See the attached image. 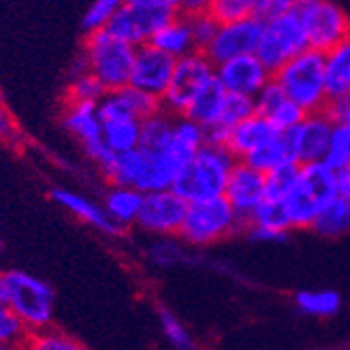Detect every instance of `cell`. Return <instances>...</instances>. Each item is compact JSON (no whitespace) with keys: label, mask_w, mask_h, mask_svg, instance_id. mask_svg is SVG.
Segmentation results:
<instances>
[{"label":"cell","mask_w":350,"mask_h":350,"mask_svg":"<svg viewBox=\"0 0 350 350\" xmlns=\"http://www.w3.org/2000/svg\"><path fill=\"white\" fill-rule=\"evenodd\" d=\"M254 105H256V113L265 118L273 126V131L280 135L293 133L308 116L299 105H295L284 96V92L273 83V79L258 92Z\"/></svg>","instance_id":"obj_20"},{"label":"cell","mask_w":350,"mask_h":350,"mask_svg":"<svg viewBox=\"0 0 350 350\" xmlns=\"http://www.w3.org/2000/svg\"><path fill=\"white\" fill-rule=\"evenodd\" d=\"M338 190L342 197H348L350 199V165L338 173Z\"/></svg>","instance_id":"obj_46"},{"label":"cell","mask_w":350,"mask_h":350,"mask_svg":"<svg viewBox=\"0 0 350 350\" xmlns=\"http://www.w3.org/2000/svg\"><path fill=\"white\" fill-rule=\"evenodd\" d=\"M295 7L301 17L308 49L329 54L350 37V17L344 7L331 0H301Z\"/></svg>","instance_id":"obj_9"},{"label":"cell","mask_w":350,"mask_h":350,"mask_svg":"<svg viewBox=\"0 0 350 350\" xmlns=\"http://www.w3.org/2000/svg\"><path fill=\"white\" fill-rule=\"evenodd\" d=\"M98 118L103 126V142L111 154H129L142 146L144 122L137 120L116 92H109L98 103Z\"/></svg>","instance_id":"obj_12"},{"label":"cell","mask_w":350,"mask_h":350,"mask_svg":"<svg viewBox=\"0 0 350 350\" xmlns=\"http://www.w3.org/2000/svg\"><path fill=\"white\" fill-rule=\"evenodd\" d=\"M256 113V105L254 98H246V96H237V94H226L224 107H222V116L218 126L214 129H224V131H233L237 124H241L243 120H248Z\"/></svg>","instance_id":"obj_35"},{"label":"cell","mask_w":350,"mask_h":350,"mask_svg":"<svg viewBox=\"0 0 350 350\" xmlns=\"http://www.w3.org/2000/svg\"><path fill=\"white\" fill-rule=\"evenodd\" d=\"M295 306L301 314L312 319H331L342 308V295L331 288L299 291L295 295Z\"/></svg>","instance_id":"obj_29"},{"label":"cell","mask_w":350,"mask_h":350,"mask_svg":"<svg viewBox=\"0 0 350 350\" xmlns=\"http://www.w3.org/2000/svg\"><path fill=\"white\" fill-rule=\"evenodd\" d=\"M312 231L319 233L321 237H342L350 233V199L338 195L334 201H329L325 209L314 220Z\"/></svg>","instance_id":"obj_28"},{"label":"cell","mask_w":350,"mask_h":350,"mask_svg":"<svg viewBox=\"0 0 350 350\" xmlns=\"http://www.w3.org/2000/svg\"><path fill=\"white\" fill-rule=\"evenodd\" d=\"M28 336H30V331L15 317L13 310L7 304H0V346L22 348Z\"/></svg>","instance_id":"obj_38"},{"label":"cell","mask_w":350,"mask_h":350,"mask_svg":"<svg viewBox=\"0 0 350 350\" xmlns=\"http://www.w3.org/2000/svg\"><path fill=\"white\" fill-rule=\"evenodd\" d=\"M175 62L178 60H173L171 56L163 54L161 49H156L150 43L137 47L129 85L163 100L167 88L171 83L173 71H175Z\"/></svg>","instance_id":"obj_16"},{"label":"cell","mask_w":350,"mask_h":350,"mask_svg":"<svg viewBox=\"0 0 350 350\" xmlns=\"http://www.w3.org/2000/svg\"><path fill=\"white\" fill-rule=\"evenodd\" d=\"M293 7H295L293 0H254L252 17L260 24H267V22L278 20V17H282L284 13H288Z\"/></svg>","instance_id":"obj_43"},{"label":"cell","mask_w":350,"mask_h":350,"mask_svg":"<svg viewBox=\"0 0 350 350\" xmlns=\"http://www.w3.org/2000/svg\"><path fill=\"white\" fill-rule=\"evenodd\" d=\"M188 212V203L171 190L150 192L144 199L142 214H139L137 226L144 233L159 237H175L180 235L182 224Z\"/></svg>","instance_id":"obj_13"},{"label":"cell","mask_w":350,"mask_h":350,"mask_svg":"<svg viewBox=\"0 0 350 350\" xmlns=\"http://www.w3.org/2000/svg\"><path fill=\"white\" fill-rule=\"evenodd\" d=\"M306 49H308V41H306L301 17L297 13V7H293L288 13L278 17V20L262 24L256 58L271 73H275L278 68H282L286 62L297 58Z\"/></svg>","instance_id":"obj_10"},{"label":"cell","mask_w":350,"mask_h":350,"mask_svg":"<svg viewBox=\"0 0 350 350\" xmlns=\"http://www.w3.org/2000/svg\"><path fill=\"white\" fill-rule=\"evenodd\" d=\"M0 350H22V348H9V346H0Z\"/></svg>","instance_id":"obj_49"},{"label":"cell","mask_w":350,"mask_h":350,"mask_svg":"<svg viewBox=\"0 0 350 350\" xmlns=\"http://www.w3.org/2000/svg\"><path fill=\"white\" fill-rule=\"evenodd\" d=\"M241 163L254 167L256 171L265 173V175H269V173H273L278 169L299 165L295 159V152H293L288 135H280V133L271 139L269 144H265L258 152H254L252 156H248V159L241 161Z\"/></svg>","instance_id":"obj_27"},{"label":"cell","mask_w":350,"mask_h":350,"mask_svg":"<svg viewBox=\"0 0 350 350\" xmlns=\"http://www.w3.org/2000/svg\"><path fill=\"white\" fill-rule=\"evenodd\" d=\"M184 243V241H182ZM182 243L175 237H159L150 243L148 248V258L154 262L156 267H173L186 260V250Z\"/></svg>","instance_id":"obj_37"},{"label":"cell","mask_w":350,"mask_h":350,"mask_svg":"<svg viewBox=\"0 0 350 350\" xmlns=\"http://www.w3.org/2000/svg\"><path fill=\"white\" fill-rule=\"evenodd\" d=\"M49 199L54 201L58 207H62L64 212H68L71 216H75L77 220L90 224L92 229L105 233V235H118L122 233L118 226L109 220L107 212L103 209V203H96L92 199H88L75 190H68L62 186H54L49 188Z\"/></svg>","instance_id":"obj_21"},{"label":"cell","mask_w":350,"mask_h":350,"mask_svg":"<svg viewBox=\"0 0 350 350\" xmlns=\"http://www.w3.org/2000/svg\"><path fill=\"white\" fill-rule=\"evenodd\" d=\"M216 77V66L207 60L203 51H195L182 60L175 62V71L171 77V83L161 100L163 111H167L173 118L186 116L192 100L203 88Z\"/></svg>","instance_id":"obj_11"},{"label":"cell","mask_w":350,"mask_h":350,"mask_svg":"<svg viewBox=\"0 0 350 350\" xmlns=\"http://www.w3.org/2000/svg\"><path fill=\"white\" fill-rule=\"evenodd\" d=\"M188 161L190 156L175 146L171 137V142L163 148L139 146L129 154H113L100 173L111 186H131L150 195L159 190H171Z\"/></svg>","instance_id":"obj_1"},{"label":"cell","mask_w":350,"mask_h":350,"mask_svg":"<svg viewBox=\"0 0 350 350\" xmlns=\"http://www.w3.org/2000/svg\"><path fill=\"white\" fill-rule=\"evenodd\" d=\"M340 195L338 173L325 163L299 165L295 184L284 199L291 229H312L329 201Z\"/></svg>","instance_id":"obj_3"},{"label":"cell","mask_w":350,"mask_h":350,"mask_svg":"<svg viewBox=\"0 0 350 350\" xmlns=\"http://www.w3.org/2000/svg\"><path fill=\"white\" fill-rule=\"evenodd\" d=\"M137 47L120 41L109 30L90 34L83 43V71L100 81L109 92H118L131 83Z\"/></svg>","instance_id":"obj_6"},{"label":"cell","mask_w":350,"mask_h":350,"mask_svg":"<svg viewBox=\"0 0 350 350\" xmlns=\"http://www.w3.org/2000/svg\"><path fill=\"white\" fill-rule=\"evenodd\" d=\"M331 120H334L336 126H342L344 131L350 133V98H342V100H331L325 109Z\"/></svg>","instance_id":"obj_44"},{"label":"cell","mask_w":350,"mask_h":350,"mask_svg":"<svg viewBox=\"0 0 350 350\" xmlns=\"http://www.w3.org/2000/svg\"><path fill=\"white\" fill-rule=\"evenodd\" d=\"M146 195L131 186H109L103 197V209L107 212L109 220L124 231L126 226L137 224L139 214H142Z\"/></svg>","instance_id":"obj_23"},{"label":"cell","mask_w":350,"mask_h":350,"mask_svg":"<svg viewBox=\"0 0 350 350\" xmlns=\"http://www.w3.org/2000/svg\"><path fill=\"white\" fill-rule=\"evenodd\" d=\"M5 304L13 310L30 334L54 327L56 293L49 282L26 269H9L3 273Z\"/></svg>","instance_id":"obj_4"},{"label":"cell","mask_w":350,"mask_h":350,"mask_svg":"<svg viewBox=\"0 0 350 350\" xmlns=\"http://www.w3.org/2000/svg\"><path fill=\"white\" fill-rule=\"evenodd\" d=\"M64 129L81 144V148L88 154V159H90L98 169H103L111 161L113 154L105 148V142H103L98 105L68 103L66 111H64Z\"/></svg>","instance_id":"obj_15"},{"label":"cell","mask_w":350,"mask_h":350,"mask_svg":"<svg viewBox=\"0 0 350 350\" xmlns=\"http://www.w3.org/2000/svg\"><path fill=\"white\" fill-rule=\"evenodd\" d=\"M207 9L218 24H235L252 17L254 0H214L207 3Z\"/></svg>","instance_id":"obj_39"},{"label":"cell","mask_w":350,"mask_h":350,"mask_svg":"<svg viewBox=\"0 0 350 350\" xmlns=\"http://www.w3.org/2000/svg\"><path fill=\"white\" fill-rule=\"evenodd\" d=\"M216 79L220 81L226 94L256 98L262 88L273 79V73L254 54L218 64Z\"/></svg>","instance_id":"obj_18"},{"label":"cell","mask_w":350,"mask_h":350,"mask_svg":"<svg viewBox=\"0 0 350 350\" xmlns=\"http://www.w3.org/2000/svg\"><path fill=\"white\" fill-rule=\"evenodd\" d=\"M265 184L267 175L256 171L254 167L237 161V165L231 171L229 184L224 190V201L231 205L233 212L239 216V220L248 226L256 207L265 201Z\"/></svg>","instance_id":"obj_17"},{"label":"cell","mask_w":350,"mask_h":350,"mask_svg":"<svg viewBox=\"0 0 350 350\" xmlns=\"http://www.w3.org/2000/svg\"><path fill=\"white\" fill-rule=\"evenodd\" d=\"M105 96H107V90L100 85V81L96 77H92L88 71H79L71 85H68V103H90V105H98Z\"/></svg>","instance_id":"obj_36"},{"label":"cell","mask_w":350,"mask_h":350,"mask_svg":"<svg viewBox=\"0 0 350 350\" xmlns=\"http://www.w3.org/2000/svg\"><path fill=\"white\" fill-rule=\"evenodd\" d=\"M235 165H237V159L229 150L207 144L203 150H199L192 156L186 163V167L180 171L173 190L178 192L188 205L222 199Z\"/></svg>","instance_id":"obj_2"},{"label":"cell","mask_w":350,"mask_h":350,"mask_svg":"<svg viewBox=\"0 0 350 350\" xmlns=\"http://www.w3.org/2000/svg\"><path fill=\"white\" fill-rule=\"evenodd\" d=\"M278 133L269 122L254 113L252 118L243 120L229 133V142H226V150H229L237 161H246L248 156L258 152L265 144H269Z\"/></svg>","instance_id":"obj_22"},{"label":"cell","mask_w":350,"mask_h":350,"mask_svg":"<svg viewBox=\"0 0 350 350\" xmlns=\"http://www.w3.org/2000/svg\"><path fill=\"white\" fill-rule=\"evenodd\" d=\"M7 131H9V118L0 109V135H7Z\"/></svg>","instance_id":"obj_47"},{"label":"cell","mask_w":350,"mask_h":350,"mask_svg":"<svg viewBox=\"0 0 350 350\" xmlns=\"http://www.w3.org/2000/svg\"><path fill=\"white\" fill-rule=\"evenodd\" d=\"M323 163L329 169H334L336 173L344 171L350 165V133L344 131L342 126L334 129V135H331V142H329Z\"/></svg>","instance_id":"obj_41"},{"label":"cell","mask_w":350,"mask_h":350,"mask_svg":"<svg viewBox=\"0 0 350 350\" xmlns=\"http://www.w3.org/2000/svg\"><path fill=\"white\" fill-rule=\"evenodd\" d=\"M325 73L329 103L350 98V37L325 54Z\"/></svg>","instance_id":"obj_25"},{"label":"cell","mask_w":350,"mask_h":350,"mask_svg":"<svg viewBox=\"0 0 350 350\" xmlns=\"http://www.w3.org/2000/svg\"><path fill=\"white\" fill-rule=\"evenodd\" d=\"M150 45L161 49L163 54L171 56L173 60H182L190 54H195V51H199L186 13H180L173 22H169L163 30L156 32V37L150 41Z\"/></svg>","instance_id":"obj_24"},{"label":"cell","mask_w":350,"mask_h":350,"mask_svg":"<svg viewBox=\"0 0 350 350\" xmlns=\"http://www.w3.org/2000/svg\"><path fill=\"white\" fill-rule=\"evenodd\" d=\"M250 237L254 241H260V243H282L286 241L288 235L284 233H273V231H265V229H250Z\"/></svg>","instance_id":"obj_45"},{"label":"cell","mask_w":350,"mask_h":350,"mask_svg":"<svg viewBox=\"0 0 350 350\" xmlns=\"http://www.w3.org/2000/svg\"><path fill=\"white\" fill-rule=\"evenodd\" d=\"M273 83L284 92L288 100L306 113H321L329 105L327 94V73H325V54L314 49H306L299 56L286 62L273 73Z\"/></svg>","instance_id":"obj_5"},{"label":"cell","mask_w":350,"mask_h":350,"mask_svg":"<svg viewBox=\"0 0 350 350\" xmlns=\"http://www.w3.org/2000/svg\"><path fill=\"white\" fill-rule=\"evenodd\" d=\"M182 13L175 0H126L122 3L109 24V32L133 47L148 45L156 32Z\"/></svg>","instance_id":"obj_7"},{"label":"cell","mask_w":350,"mask_h":350,"mask_svg":"<svg viewBox=\"0 0 350 350\" xmlns=\"http://www.w3.org/2000/svg\"><path fill=\"white\" fill-rule=\"evenodd\" d=\"M22 350H90V348H85L77 338L68 336L62 329L47 327L30 334Z\"/></svg>","instance_id":"obj_31"},{"label":"cell","mask_w":350,"mask_h":350,"mask_svg":"<svg viewBox=\"0 0 350 350\" xmlns=\"http://www.w3.org/2000/svg\"><path fill=\"white\" fill-rule=\"evenodd\" d=\"M0 304H5V282H3V273H0Z\"/></svg>","instance_id":"obj_48"},{"label":"cell","mask_w":350,"mask_h":350,"mask_svg":"<svg viewBox=\"0 0 350 350\" xmlns=\"http://www.w3.org/2000/svg\"><path fill=\"white\" fill-rule=\"evenodd\" d=\"M0 256H3V239H0Z\"/></svg>","instance_id":"obj_50"},{"label":"cell","mask_w":350,"mask_h":350,"mask_svg":"<svg viewBox=\"0 0 350 350\" xmlns=\"http://www.w3.org/2000/svg\"><path fill=\"white\" fill-rule=\"evenodd\" d=\"M246 229H265V231L284 233V235H288V231H293L284 203L273 201V199H265L256 207V212L252 214Z\"/></svg>","instance_id":"obj_30"},{"label":"cell","mask_w":350,"mask_h":350,"mask_svg":"<svg viewBox=\"0 0 350 350\" xmlns=\"http://www.w3.org/2000/svg\"><path fill=\"white\" fill-rule=\"evenodd\" d=\"M120 0H94V3L88 7L81 15V28L83 32L90 37V34L107 30L111 20L116 17L120 9Z\"/></svg>","instance_id":"obj_33"},{"label":"cell","mask_w":350,"mask_h":350,"mask_svg":"<svg viewBox=\"0 0 350 350\" xmlns=\"http://www.w3.org/2000/svg\"><path fill=\"white\" fill-rule=\"evenodd\" d=\"M184 13V11H182ZM188 20H190V28H192V37H195V43H197V49L199 51H205L207 45L214 41L216 32L220 28V24L216 22V17L209 13V9H199V11H192V13H186Z\"/></svg>","instance_id":"obj_40"},{"label":"cell","mask_w":350,"mask_h":350,"mask_svg":"<svg viewBox=\"0 0 350 350\" xmlns=\"http://www.w3.org/2000/svg\"><path fill=\"white\" fill-rule=\"evenodd\" d=\"M159 325L165 340L175 350H195V338L175 312H171L169 308H159Z\"/></svg>","instance_id":"obj_32"},{"label":"cell","mask_w":350,"mask_h":350,"mask_svg":"<svg viewBox=\"0 0 350 350\" xmlns=\"http://www.w3.org/2000/svg\"><path fill=\"white\" fill-rule=\"evenodd\" d=\"M239 229H246V224L239 220V216L222 197L212 201L190 203L180 231V239L186 246L205 248L235 235Z\"/></svg>","instance_id":"obj_8"},{"label":"cell","mask_w":350,"mask_h":350,"mask_svg":"<svg viewBox=\"0 0 350 350\" xmlns=\"http://www.w3.org/2000/svg\"><path fill=\"white\" fill-rule=\"evenodd\" d=\"M297 171H299V165L297 167H284L278 169L273 173L267 175V184H265V199H273V201H282L286 199V195L291 192Z\"/></svg>","instance_id":"obj_42"},{"label":"cell","mask_w":350,"mask_h":350,"mask_svg":"<svg viewBox=\"0 0 350 350\" xmlns=\"http://www.w3.org/2000/svg\"><path fill=\"white\" fill-rule=\"evenodd\" d=\"M224 100H226L224 88L214 77L197 94V98L192 100V105H190L188 111H186V118H190L192 122H197V124L203 126L205 131H212L214 126H218V122H220Z\"/></svg>","instance_id":"obj_26"},{"label":"cell","mask_w":350,"mask_h":350,"mask_svg":"<svg viewBox=\"0 0 350 350\" xmlns=\"http://www.w3.org/2000/svg\"><path fill=\"white\" fill-rule=\"evenodd\" d=\"M116 94H118V98L122 100V105H124V107H126L137 120H142V122H146V120H150L152 116H156L159 111H163V105H161L159 98H154V96H150V94H146V92H142V90H137V88H133V85L122 88V90H118Z\"/></svg>","instance_id":"obj_34"},{"label":"cell","mask_w":350,"mask_h":350,"mask_svg":"<svg viewBox=\"0 0 350 350\" xmlns=\"http://www.w3.org/2000/svg\"><path fill=\"white\" fill-rule=\"evenodd\" d=\"M334 129H336V124L327 111L308 113L301 124L293 133H288L297 163L299 165L323 163L329 142H331V135H334Z\"/></svg>","instance_id":"obj_19"},{"label":"cell","mask_w":350,"mask_h":350,"mask_svg":"<svg viewBox=\"0 0 350 350\" xmlns=\"http://www.w3.org/2000/svg\"><path fill=\"white\" fill-rule=\"evenodd\" d=\"M262 24L254 17L235 24H220L214 41L207 45L203 54L214 66L224 64L241 56H254L258 49Z\"/></svg>","instance_id":"obj_14"}]
</instances>
